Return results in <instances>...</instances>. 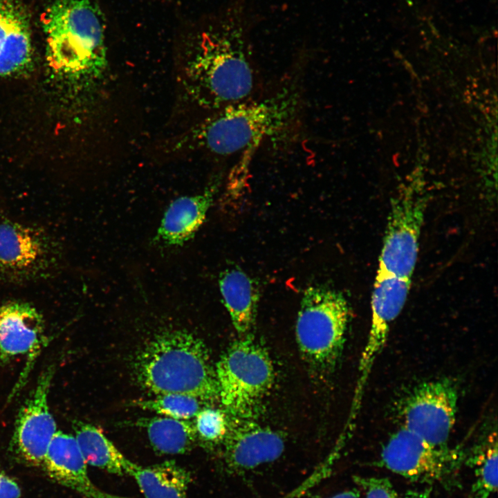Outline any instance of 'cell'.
<instances>
[{"mask_svg": "<svg viewBox=\"0 0 498 498\" xmlns=\"http://www.w3.org/2000/svg\"><path fill=\"white\" fill-rule=\"evenodd\" d=\"M243 0L191 33L183 57V81L199 105L219 110L247 100L254 86Z\"/></svg>", "mask_w": 498, "mask_h": 498, "instance_id": "cell-1", "label": "cell"}, {"mask_svg": "<svg viewBox=\"0 0 498 498\" xmlns=\"http://www.w3.org/2000/svg\"><path fill=\"white\" fill-rule=\"evenodd\" d=\"M300 102L299 89L288 86L264 99L227 105L183 133L175 149L225 156L252 149L289 126Z\"/></svg>", "mask_w": 498, "mask_h": 498, "instance_id": "cell-2", "label": "cell"}, {"mask_svg": "<svg viewBox=\"0 0 498 498\" xmlns=\"http://www.w3.org/2000/svg\"><path fill=\"white\" fill-rule=\"evenodd\" d=\"M133 374L154 395L176 393L203 402L219 399V387L209 351L193 333L181 329L154 336L136 355Z\"/></svg>", "mask_w": 498, "mask_h": 498, "instance_id": "cell-3", "label": "cell"}, {"mask_svg": "<svg viewBox=\"0 0 498 498\" xmlns=\"http://www.w3.org/2000/svg\"><path fill=\"white\" fill-rule=\"evenodd\" d=\"M42 23L47 59L55 72L84 82L103 76L107 66L105 28L95 0H55Z\"/></svg>", "mask_w": 498, "mask_h": 498, "instance_id": "cell-4", "label": "cell"}, {"mask_svg": "<svg viewBox=\"0 0 498 498\" xmlns=\"http://www.w3.org/2000/svg\"><path fill=\"white\" fill-rule=\"evenodd\" d=\"M350 316L342 293L326 286H310L303 294L295 324L299 352L310 367L331 371L341 356Z\"/></svg>", "mask_w": 498, "mask_h": 498, "instance_id": "cell-5", "label": "cell"}, {"mask_svg": "<svg viewBox=\"0 0 498 498\" xmlns=\"http://www.w3.org/2000/svg\"><path fill=\"white\" fill-rule=\"evenodd\" d=\"M219 398L232 417L254 419L275 379L266 349L249 334L227 349L215 367Z\"/></svg>", "mask_w": 498, "mask_h": 498, "instance_id": "cell-6", "label": "cell"}, {"mask_svg": "<svg viewBox=\"0 0 498 498\" xmlns=\"http://www.w3.org/2000/svg\"><path fill=\"white\" fill-rule=\"evenodd\" d=\"M421 190L407 188L391 201L378 270L412 279L426 209Z\"/></svg>", "mask_w": 498, "mask_h": 498, "instance_id": "cell-7", "label": "cell"}, {"mask_svg": "<svg viewBox=\"0 0 498 498\" xmlns=\"http://www.w3.org/2000/svg\"><path fill=\"white\" fill-rule=\"evenodd\" d=\"M457 404L458 391L453 382H425L405 401L403 427L432 445L445 446L455 424Z\"/></svg>", "mask_w": 498, "mask_h": 498, "instance_id": "cell-8", "label": "cell"}, {"mask_svg": "<svg viewBox=\"0 0 498 498\" xmlns=\"http://www.w3.org/2000/svg\"><path fill=\"white\" fill-rule=\"evenodd\" d=\"M55 365L48 366L20 408L10 442L12 454L23 463L42 466L48 448L57 433V425L48 405Z\"/></svg>", "mask_w": 498, "mask_h": 498, "instance_id": "cell-9", "label": "cell"}, {"mask_svg": "<svg viewBox=\"0 0 498 498\" xmlns=\"http://www.w3.org/2000/svg\"><path fill=\"white\" fill-rule=\"evenodd\" d=\"M459 455L445 446L432 445L404 427L384 445L380 463L405 478L420 481H442L456 469Z\"/></svg>", "mask_w": 498, "mask_h": 498, "instance_id": "cell-10", "label": "cell"}, {"mask_svg": "<svg viewBox=\"0 0 498 498\" xmlns=\"http://www.w3.org/2000/svg\"><path fill=\"white\" fill-rule=\"evenodd\" d=\"M411 283L412 279L377 269L371 294L370 329L360 360L353 407H360L371 369L386 344L391 324L405 306Z\"/></svg>", "mask_w": 498, "mask_h": 498, "instance_id": "cell-11", "label": "cell"}, {"mask_svg": "<svg viewBox=\"0 0 498 498\" xmlns=\"http://www.w3.org/2000/svg\"><path fill=\"white\" fill-rule=\"evenodd\" d=\"M56 260L55 244L46 232L15 221L0 222V276L33 279L50 271Z\"/></svg>", "mask_w": 498, "mask_h": 498, "instance_id": "cell-12", "label": "cell"}, {"mask_svg": "<svg viewBox=\"0 0 498 498\" xmlns=\"http://www.w3.org/2000/svg\"><path fill=\"white\" fill-rule=\"evenodd\" d=\"M221 445L222 461L227 470L243 472L279 459L285 442L280 433L253 419L232 418Z\"/></svg>", "mask_w": 498, "mask_h": 498, "instance_id": "cell-13", "label": "cell"}, {"mask_svg": "<svg viewBox=\"0 0 498 498\" xmlns=\"http://www.w3.org/2000/svg\"><path fill=\"white\" fill-rule=\"evenodd\" d=\"M86 465L74 435L57 431L42 464L51 479L84 498H131L100 489L91 480Z\"/></svg>", "mask_w": 498, "mask_h": 498, "instance_id": "cell-14", "label": "cell"}, {"mask_svg": "<svg viewBox=\"0 0 498 498\" xmlns=\"http://www.w3.org/2000/svg\"><path fill=\"white\" fill-rule=\"evenodd\" d=\"M44 320L31 304L13 301L0 305V364L35 353L45 341Z\"/></svg>", "mask_w": 498, "mask_h": 498, "instance_id": "cell-15", "label": "cell"}, {"mask_svg": "<svg viewBox=\"0 0 498 498\" xmlns=\"http://www.w3.org/2000/svg\"><path fill=\"white\" fill-rule=\"evenodd\" d=\"M33 60L28 15L21 0H0V77L26 70Z\"/></svg>", "mask_w": 498, "mask_h": 498, "instance_id": "cell-16", "label": "cell"}, {"mask_svg": "<svg viewBox=\"0 0 498 498\" xmlns=\"http://www.w3.org/2000/svg\"><path fill=\"white\" fill-rule=\"evenodd\" d=\"M219 181L212 182L203 192L173 201L167 207L156 238L165 246H177L190 240L201 226L212 204Z\"/></svg>", "mask_w": 498, "mask_h": 498, "instance_id": "cell-17", "label": "cell"}, {"mask_svg": "<svg viewBox=\"0 0 498 498\" xmlns=\"http://www.w3.org/2000/svg\"><path fill=\"white\" fill-rule=\"evenodd\" d=\"M224 304L238 334H250L255 326L259 302V291L254 281L239 268H228L219 280Z\"/></svg>", "mask_w": 498, "mask_h": 498, "instance_id": "cell-18", "label": "cell"}, {"mask_svg": "<svg viewBox=\"0 0 498 498\" xmlns=\"http://www.w3.org/2000/svg\"><path fill=\"white\" fill-rule=\"evenodd\" d=\"M129 476L145 498H187L190 472L174 461L149 466L134 463Z\"/></svg>", "mask_w": 498, "mask_h": 498, "instance_id": "cell-19", "label": "cell"}, {"mask_svg": "<svg viewBox=\"0 0 498 498\" xmlns=\"http://www.w3.org/2000/svg\"><path fill=\"white\" fill-rule=\"evenodd\" d=\"M73 430L86 464L118 476L129 475L135 463L125 457L100 429L75 421Z\"/></svg>", "mask_w": 498, "mask_h": 498, "instance_id": "cell-20", "label": "cell"}, {"mask_svg": "<svg viewBox=\"0 0 498 498\" xmlns=\"http://www.w3.org/2000/svg\"><path fill=\"white\" fill-rule=\"evenodd\" d=\"M145 429L154 449L164 454L189 452L197 443L194 422L169 417H153L137 421Z\"/></svg>", "mask_w": 498, "mask_h": 498, "instance_id": "cell-21", "label": "cell"}, {"mask_svg": "<svg viewBox=\"0 0 498 498\" xmlns=\"http://www.w3.org/2000/svg\"><path fill=\"white\" fill-rule=\"evenodd\" d=\"M204 403L190 395L167 393L156 395V397L151 399L134 400L132 404L165 417L190 420L203 408Z\"/></svg>", "mask_w": 498, "mask_h": 498, "instance_id": "cell-22", "label": "cell"}, {"mask_svg": "<svg viewBox=\"0 0 498 498\" xmlns=\"http://www.w3.org/2000/svg\"><path fill=\"white\" fill-rule=\"evenodd\" d=\"M473 458L475 481L473 492L475 498H489L497 490V443L495 433Z\"/></svg>", "mask_w": 498, "mask_h": 498, "instance_id": "cell-23", "label": "cell"}, {"mask_svg": "<svg viewBox=\"0 0 498 498\" xmlns=\"http://www.w3.org/2000/svg\"><path fill=\"white\" fill-rule=\"evenodd\" d=\"M197 443L214 448L221 445L228 432L229 421L221 409L203 407L194 417Z\"/></svg>", "mask_w": 498, "mask_h": 498, "instance_id": "cell-24", "label": "cell"}, {"mask_svg": "<svg viewBox=\"0 0 498 498\" xmlns=\"http://www.w3.org/2000/svg\"><path fill=\"white\" fill-rule=\"evenodd\" d=\"M358 481L365 490V498H400L386 479L359 478Z\"/></svg>", "mask_w": 498, "mask_h": 498, "instance_id": "cell-25", "label": "cell"}, {"mask_svg": "<svg viewBox=\"0 0 498 498\" xmlns=\"http://www.w3.org/2000/svg\"><path fill=\"white\" fill-rule=\"evenodd\" d=\"M21 491L18 483L0 470V498H19Z\"/></svg>", "mask_w": 498, "mask_h": 498, "instance_id": "cell-26", "label": "cell"}, {"mask_svg": "<svg viewBox=\"0 0 498 498\" xmlns=\"http://www.w3.org/2000/svg\"><path fill=\"white\" fill-rule=\"evenodd\" d=\"M304 492V491L302 490L301 488H299V489L297 491L293 492V493L292 495L289 494L288 495H287L284 497H282V498H297V497H299V494H301V492ZM328 498H360V495H359V493L356 490H347V491H344V492L338 493V494H336L333 496H331L330 497H328Z\"/></svg>", "mask_w": 498, "mask_h": 498, "instance_id": "cell-27", "label": "cell"}]
</instances>
